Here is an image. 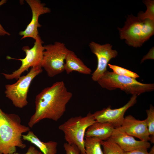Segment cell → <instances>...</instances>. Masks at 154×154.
Wrapping results in <instances>:
<instances>
[{
  "mask_svg": "<svg viewBox=\"0 0 154 154\" xmlns=\"http://www.w3.org/2000/svg\"><path fill=\"white\" fill-rule=\"evenodd\" d=\"M72 96L63 81L44 88L35 99V111L28 123L29 127L44 119L57 121L63 116Z\"/></svg>",
  "mask_w": 154,
  "mask_h": 154,
  "instance_id": "cell-1",
  "label": "cell"
},
{
  "mask_svg": "<svg viewBox=\"0 0 154 154\" xmlns=\"http://www.w3.org/2000/svg\"><path fill=\"white\" fill-rule=\"evenodd\" d=\"M30 130L29 127L21 124L18 115L6 113L0 108V152L2 154L15 153L16 147L25 148L26 145L22 141V135Z\"/></svg>",
  "mask_w": 154,
  "mask_h": 154,
  "instance_id": "cell-2",
  "label": "cell"
},
{
  "mask_svg": "<svg viewBox=\"0 0 154 154\" xmlns=\"http://www.w3.org/2000/svg\"><path fill=\"white\" fill-rule=\"evenodd\" d=\"M120 37L128 45L139 47L154 33V21L142 20L133 15H128L125 25L118 28Z\"/></svg>",
  "mask_w": 154,
  "mask_h": 154,
  "instance_id": "cell-3",
  "label": "cell"
},
{
  "mask_svg": "<svg viewBox=\"0 0 154 154\" xmlns=\"http://www.w3.org/2000/svg\"><path fill=\"white\" fill-rule=\"evenodd\" d=\"M103 88L110 90L119 89L125 93L137 96L153 91V84L141 83L133 78L106 71L97 81Z\"/></svg>",
  "mask_w": 154,
  "mask_h": 154,
  "instance_id": "cell-4",
  "label": "cell"
},
{
  "mask_svg": "<svg viewBox=\"0 0 154 154\" xmlns=\"http://www.w3.org/2000/svg\"><path fill=\"white\" fill-rule=\"evenodd\" d=\"M93 114L88 113L84 117H72L58 127L62 131L66 142L76 145L80 154H86L84 146L85 134L87 129L95 122Z\"/></svg>",
  "mask_w": 154,
  "mask_h": 154,
  "instance_id": "cell-5",
  "label": "cell"
},
{
  "mask_svg": "<svg viewBox=\"0 0 154 154\" xmlns=\"http://www.w3.org/2000/svg\"><path fill=\"white\" fill-rule=\"evenodd\" d=\"M41 66L31 67L25 75L20 77L17 81L5 86L6 97L10 100L16 107L21 108L28 104V93L33 79L42 71Z\"/></svg>",
  "mask_w": 154,
  "mask_h": 154,
  "instance_id": "cell-6",
  "label": "cell"
},
{
  "mask_svg": "<svg viewBox=\"0 0 154 154\" xmlns=\"http://www.w3.org/2000/svg\"><path fill=\"white\" fill-rule=\"evenodd\" d=\"M44 47L41 66L49 77H53L64 71L65 60L69 49L64 43L58 41Z\"/></svg>",
  "mask_w": 154,
  "mask_h": 154,
  "instance_id": "cell-7",
  "label": "cell"
},
{
  "mask_svg": "<svg viewBox=\"0 0 154 154\" xmlns=\"http://www.w3.org/2000/svg\"><path fill=\"white\" fill-rule=\"evenodd\" d=\"M44 42L39 36L35 40L34 46L30 48L28 46H23V50L26 54L25 57L23 58H15L7 56L8 59L19 60L21 64L17 70L11 74L2 73L5 78L8 80L17 79L25 71H27L30 67L41 66L44 51Z\"/></svg>",
  "mask_w": 154,
  "mask_h": 154,
  "instance_id": "cell-8",
  "label": "cell"
},
{
  "mask_svg": "<svg viewBox=\"0 0 154 154\" xmlns=\"http://www.w3.org/2000/svg\"><path fill=\"white\" fill-rule=\"evenodd\" d=\"M89 46L92 52L96 56L97 65L96 69L92 74V79L95 82L107 70L108 63L112 58L118 54L117 52L112 49V46L107 43L100 44L94 42H91Z\"/></svg>",
  "mask_w": 154,
  "mask_h": 154,
  "instance_id": "cell-9",
  "label": "cell"
},
{
  "mask_svg": "<svg viewBox=\"0 0 154 154\" xmlns=\"http://www.w3.org/2000/svg\"><path fill=\"white\" fill-rule=\"evenodd\" d=\"M137 96L133 95L128 102L123 106L118 108L112 109L109 106L106 108L95 112L93 115L96 121L112 123L115 128L121 126L126 111L137 102Z\"/></svg>",
  "mask_w": 154,
  "mask_h": 154,
  "instance_id": "cell-10",
  "label": "cell"
},
{
  "mask_svg": "<svg viewBox=\"0 0 154 154\" xmlns=\"http://www.w3.org/2000/svg\"><path fill=\"white\" fill-rule=\"evenodd\" d=\"M32 12V18L29 24L23 31L19 32V35L23 36L21 39L27 37L32 38L36 40L39 36L38 28L41 26L38 23L39 17L41 15L50 13V9L45 6L39 0H26Z\"/></svg>",
  "mask_w": 154,
  "mask_h": 154,
  "instance_id": "cell-11",
  "label": "cell"
},
{
  "mask_svg": "<svg viewBox=\"0 0 154 154\" xmlns=\"http://www.w3.org/2000/svg\"><path fill=\"white\" fill-rule=\"evenodd\" d=\"M109 139L118 145L125 152L141 148L148 149L151 146L148 141L136 140L125 132L121 127L115 128Z\"/></svg>",
  "mask_w": 154,
  "mask_h": 154,
  "instance_id": "cell-12",
  "label": "cell"
},
{
  "mask_svg": "<svg viewBox=\"0 0 154 154\" xmlns=\"http://www.w3.org/2000/svg\"><path fill=\"white\" fill-rule=\"evenodd\" d=\"M121 127L127 134L140 140L148 141L149 137L145 121L137 119L131 115L125 117Z\"/></svg>",
  "mask_w": 154,
  "mask_h": 154,
  "instance_id": "cell-13",
  "label": "cell"
},
{
  "mask_svg": "<svg viewBox=\"0 0 154 154\" xmlns=\"http://www.w3.org/2000/svg\"><path fill=\"white\" fill-rule=\"evenodd\" d=\"M115 128L109 122L96 121L87 129L85 137H95L102 141H105L109 138Z\"/></svg>",
  "mask_w": 154,
  "mask_h": 154,
  "instance_id": "cell-14",
  "label": "cell"
},
{
  "mask_svg": "<svg viewBox=\"0 0 154 154\" xmlns=\"http://www.w3.org/2000/svg\"><path fill=\"white\" fill-rule=\"evenodd\" d=\"M64 70L68 74L73 71L90 75L92 71L72 51L69 50L65 60Z\"/></svg>",
  "mask_w": 154,
  "mask_h": 154,
  "instance_id": "cell-15",
  "label": "cell"
},
{
  "mask_svg": "<svg viewBox=\"0 0 154 154\" xmlns=\"http://www.w3.org/2000/svg\"><path fill=\"white\" fill-rule=\"evenodd\" d=\"M26 135H23L22 139L34 144L40 150L42 154H56L58 143L53 141L43 142L41 141L32 131L28 132Z\"/></svg>",
  "mask_w": 154,
  "mask_h": 154,
  "instance_id": "cell-16",
  "label": "cell"
},
{
  "mask_svg": "<svg viewBox=\"0 0 154 154\" xmlns=\"http://www.w3.org/2000/svg\"><path fill=\"white\" fill-rule=\"evenodd\" d=\"M102 141L97 137H85L86 154H104L101 148Z\"/></svg>",
  "mask_w": 154,
  "mask_h": 154,
  "instance_id": "cell-17",
  "label": "cell"
},
{
  "mask_svg": "<svg viewBox=\"0 0 154 154\" xmlns=\"http://www.w3.org/2000/svg\"><path fill=\"white\" fill-rule=\"evenodd\" d=\"M104 154H125V152L117 144L109 139L102 141Z\"/></svg>",
  "mask_w": 154,
  "mask_h": 154,
  "instance_id": "cell-18",
  "label": "cell"
},
{
  "mask_svg": "<svg viewBox=\"0 0 154 154\" xmlns=\"http://www.w3.org/2000/svg\"><path fill=\"white\" fill-rule=\"evenodd\" d=\"M147 117L145 119L149 137V141L154 143V108L150 105L149 108L146 110Z\"/></svg>",
  "mask_w": 154,
  "mask_h": 154,
  "instance_id": "cell-19",
  "label": "cell"
},
{
  "mask_svg": "<svg viewBox=\"0 0 154 154\" xmlns=\"http://www.w3.org/2000/svg\"><path fill=\"white\" fill-rule=\"evenodd\" d=\"M143 2L146 6V10L145 12L143 11L139 12L137 17L142 20L149 19L154 21V0H144Z\"/></svg>",
  "mask_w": 154,
  "mask_h": 154,
  "instance_id": "cell-20",
  "label": "cell"
},
{
  "mask_svg": "<svg viewBox=\"0 0 154 154\" xmlns=\"http://www.w3.org/2000/svg\"><path fill=\"white\" fill-rule=\"evenodd\" d=\"M114 73L117 75L131 77L136 79L139 77L136 73L122 67L110 64H108Z\"/></svg>",
  "mask_w": 154,
  "mask_h": 154,
  "instance_id": "cell-21",
  "label": "cell"
},
{
  "mask_svg": "<svg viewBox=\"0 0 154 154\" xmlns=\"http://www.w3.org/2000/svg\"><path fill=\"white\" fill-rule=\"evenodd\" d=\"M66 154H80V151L78 147L75 145L70 144L67 142L63 145Z\"/></svg>",
  "mask_w": 154,
  "mask_h": 154,
  "instance_id": "cell-22",
  "label": "cell"
},
{
  "mask_svg": "<svg viewBox=\"0 0 154 154\" xmlns=\"http://www.w3.org/2000/svg\"><path fill=\"white\" fill-rule=\"evenodd\" d=\"M125 154H154V146L151 148L149 152H148L147 149L141 148L126 152Z\"/></svg>",
  "mask_w": 154,
  "mask_h": 154,
  "instance_id": "cell-23",
  "label": "cell"
},
{
  "mask_svg": "<svg viewBox=\"0 0 154 154\" xmlns=\"http://www.w3.org/2000/svg\"><path fill=\"white\" fill-rule=\"evenodd\" d=\"M11 154H21L14 153ZM23 154H42V152L37 150L34 146H31L28 148L27 152Z\"/></svg>",
  "mask_w": 154,
  "mask_h": 154,
  "instance_id": "cell-24",
  "label": "cell"
},
{
  "mask_svg": "<svg viewBox=\"0 0 154 154\" xmlns=\"http://www.w3.org/2000/svg\"><path fill=\"white\" fill-rule=\"evenodd\" d=\"M7 2L6 0H1L0 1V6L5 3ZM7 35H10V34L0 24V37Z\"/></svg>",
  "mask_w": 154,
  "mask_h": 154,
  "instance_id": "cell-25",
  "label": "cell"
},
{
  "mask_svg": "<svg viewBox=\"0 0 154 154\" xmlns=\"http://www.w3.org/2000/svg\"><path fill=\"white\" fill-rule=\"evenodd\" d=\"M154 59V47H153L148 53L144 56L141 60V62L147 59Z\"/></svg>",
  "mask_w": 154,
  "mask_h": 154,
  "instance_id": "cell-26",
  "label": "cell"
},
{
  "mask_svg": "<svg viewBox=\"0 0 154 154\" xmlns=\"http://www.w3.org/2000/svg\"><path fill=\"white\" fill-rule=\"evenodd\" d=\"M0 154H2L0 152Z\"/></svg>",
  "mask_w": 154,
  "mask_h": 154,
  "instance_id": "cell-27",
  "label": "cell"
}]
</instances>
